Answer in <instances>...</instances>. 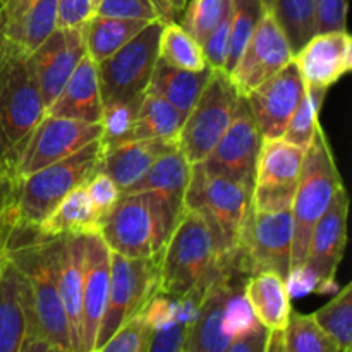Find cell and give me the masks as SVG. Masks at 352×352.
Here are the masks:
<instances>
[{
  "instance_id": "obj_1",
  "label": "cell",
  "mask_w": 352,
  "mask_h": 352,
  "mask_svg": "<svg viewBox=\"0 0 352 352\" xmlns=\"http://www.w3.org/2000/svg\"><path fill=\"white\" fill-rule=\"evenodd\" d=\"M45 116L47 109L28 54L0 34V167L12 179L31 134Z\"/></svg>"
},
{
  "instance_id": "obj_2",
  "label": "cell",
  "mask_w": 352,
  "mask_h": 352,
  "mask_svg": "<svg viewBox=\"0 0 352 352\" xmlns=\"http://www.w3.org/2000/svg\"><path fill=\"white\" fill-rule=\"evenodd\" d=\"M229 253H222L206 220L184 208L160 254V287L170 298L201 296L222 272Z\"/></svg>"
},
{
  "instance_id": "obj_3",
  "label": "cell",
  "mask_w": 352,
  "mask_h": 352,
  "mask_svg": "<svg viewBox=\"0 0 352 352\" xmlns=\"http://www.w3.org/2000/svg\"><path fill=\"white\" fill-rule=\"evenodd\" d=\"M182 212L153 191L120 192L98 234L110 251L129 258L160 254Z\"/></svg>"
},
{
  "instance_id": "obj_4",
  "label": "cell",
  "mask_w": 352,
  "mask_h": 352,
  "mask_svg": "<svg viewBox=\"0 0 352 352\" xmlns=\"http://www.w3.org/2000/svg\"><path fill=\"white\" fill-rule=\"evenodd\" d=\"M33 234V239H21L14 230L7 256L30 284L34 313L48 342L58 352H74L67 315L58 292L57 237L40 236L36 230Z\"/></svg>"
},
{
  "instance_id": "obj_5",
  "label": "cell",
  "mask_w": 352,
  "mask_h": 352,
  "mask_svg": "<svg viewBox=\"0 0 352 352\" xmlns=\"http://www.w3.org/2000/svg\"><path fill=\"white\" fill-rule=\"evenodd\" d=\"M339 188H342V177L333 160L332 148L327 140L325 131L320 126L305 153L296 195L292 199L291 212L294 220V236H292L291 270H296L305 263L313 229L320 217L327 212Z\"/></svg>"
},
{
  "instance_id": "obj_6",
  "label": "cell",
  "mask_w": 352,
  "mask_h": 352,
  "mask_svg": "<svg viewBox=\"0 0 352 352\" xmlns=\"http://www.w3.org/2000/svg\"><path fill=\"white\" fill-rule=\"evenodd\" d=\"M103 157L102 140H95L72 153L54 162L34 174L21 179L14 210L17 226L36 230L48 213L76 186L85 184L98 168Z\"/></svg>"
},
{
  "instance_id": "obj_7",
  "label": "cell",
  "mask_w": 352,
  "mask_h": 352,
  "mask_svg": "<svg viewBox=\"0 0 352 352\" xmlns=\"http://www.w3.org/2000/svg\"><path fill=\"white\" fill-rule=\"evenodd\" d=\"M253 188L226 175L210 174L201 164L191 167V179L184 195V208L198 212L210 229L222 253L237 246L241 227L251 208Z\"/></svg>"
},
{
  "instance_id": "obj_8",
  "label": "cell",
  "mask_w": 352,
  "mask_h": 352,
  "mask_svg": "<svg viewBox=\"0 0 352 352\" xmlns=\"http://www.w3.org/2000/svg\"><path fill=\"white\" fill-rule=\"evenodd\" d=\"M160 254L129 258L110 251L109 298L93 352H98L110 336L127 320L143 313L148 302L157 294L160 287Z\"/></svg>"
},
{
  "instance_id": "obj_9",
  "label": "cell",
  "mask_w": 352,
  "mask_h": 352,
  "mask_svg": "<svg viewBox=\"0 0 352 352\" xmlns=\"http://www.w3.org/2000/svg\"><path fill=\"white\" fill-rule=\"evenodd\" d=\"M239 93L223 69H213L177 134L179 150L191 165L201 164L229 127Z\"/></svg>"
},
{
  "instance_id": "obj_10",
  "label": "cell",
  "mask_w": 352,
  "mask_h": 352,
  "mask_svg": "<svg viewBox=\"0 0 352 352\" xmlns=\"http://www.w3.org/2000/svg\"><path fill=\"white\" fill-rule=\"evenodd\" d=\"M162 26V21L148 23L133 40L96 64L102 103L144 95L158 60Z\"/></svg>"
},
{
  "instance_id": "obj_11",
  "label": "cell",
  "mask_w": 352,
  "mask_h": 352,
  "mask_svg": "<svg viewBox=\"0 0 352 352\" xmlns=\"http://www.w3.org/2000/svg\"><path fill=\"white\" fill-rule=\"evenodd\" d=\"M292 236L294 220L291 210L258 212L250 208L236 246L248 274L275 272L287 278L291 272Z\"/></svg>"
},
{
  "instance_id": "obj_12",
  "label": "cell",
  "mask_w": 352,
  "mask_h": 352,
  "mask_svg": "<svg viewBox=\"0 0 352 352\" xmlns=\"http://www.w3.org/2000/svg\"><path fill=\"white\" fill-rule=\"evenodd\" d=\"M55 351L36 318L31 289L9 256L0 263V352Z\"/></svg>"
},
{
  "instance_id": "obj_13",
  "label": "cell",
  "mask_w": 352,
  "mask_h": 352,
  "mask_svg": "<svg viewBox=\"0 0 352 352\" xmlns=\"http://www.w3.org/2000/svg\"><path fill=\"white\" fill-rule=\"evenodd\" d=\"M102 138V124L69 117L45 116L31 134L16 168V179L34 174L40 168L71 157L91 141Z\"/></svg>"
},
{
  "instance_id": "obj_14",
  "label": "cell",
  "mask_w": 352,
  "mask_h": 352,
  "mask_svg": "<svg viewBox=\"0 0 352 352\" xmlns=\"http://www.w3.org/2000/svg\"><path fill=\"white\" fill-rule=\"evenodd\" d=\"M261 141L263 138L251 113L246 96H239L229 127L208 157L201 162V167L210 174L226 175L253 188Z\"/></svg>"
},
{
  "instance_id": "obj_15",
  "label": "cell",
  "mask_w": 352,
  "mask_h": 352,
  "mask_svg": "<svg viewBox=\"0 0 352 352\" xmlns=\"http://www.w3.org/2000/svg\"><path fill=\"white\" fill-rule=\"evenodd\" d=\"M294 58V50L272 10H265L256 30L251 34L229 78L241 96L280 71Z\"/></svg>"
},
{
  "instance_id": "obj_16",
  "label": "cell",
  "mask_w": 352,
  "mask_h": 352,
  "mask_svg": "<svg viewBox=\"0 0 352 352\" xmlns=\"http://www.w3.org/2000/svg\"><path fill=\"white\" fill-rule=\"evenodd\" d=\"M347 213L349 198L342 186L337 189L330 206L316 222L309 239L308 254L301 265L302 270L315 280V294L337 292L336 274L347 243Z\"/></svg>"
},
{
  "instance_id": "obj_17",
  "label": "cell",
  "mask_w": 352,
  "mask_h": 352,
  "mask_svg": "<svg viewBox=\"0 0 352 352\" xmlns=\"http://www.w3.org/2000/svg\"><path fill=\"white\" fill-rule=\"evenodd\" d=\"M85 55L82 26H57L28 54V64L40 89L45 109L54 103Z\"/></svg>"
},
{
  "instance_id": "obj_18",
  "label": "cell",
  "mask_w": 352,
  "mask_h": 352,
  "mask_svg": "<svg viewBox=\"0 0 352 352\" xmlns=\"http://www.w3.org/2000/svg\"><path fill=\"white\" fill-rule=\"evenodd\" d=\"M306 85L294 60L275 72L246 95L248 105L253 113L263 140L282 138L292 113L298 109Z\"/></svg>"
},
{
  "instance_id": "obj_19",
  "label": "cell",
  "mask_w": 352,
  "mask_h": 352,
  "mask_svg": "<svg viewBox=\"0 0 352 352\" xmlns=\"http://www.w3.org/2000/svg\"><path fill=\"white\" fill-rule=\"evenodd\" d=\"M292 60L308 88L329 89L352 69V38L347 30L315 33Z\"/></svg>"
},
{
  "instance_id": "obj_20",
  "label": "cell",
  "mask_w": 352,
  "mask_h": 352,
  "mask_svg": "<svg viewBox=\"0 0 352 352\" xmlns=\"http://www.w3.org/2000/svg\"><path fill=\"white\" fill-rule=\"evenodd\" d=\"M110 285V250L98 232L85 234L81 352L95 351Z\"/></svg>"
},
{
  "instance_id": "obj_21",
  "label": "cell",
  "mask_w": 352,
  "mask_h": 352,
  "mask_svg": "<svg viewBox=\"0 0 352 352\" xmlns=\"http://www.w3.org/2000/svg\"><path fill=\"white\" fill-rule=\"evenodd\" d=\"M85 234L57 236V282L69 322L72 351L81 352Z\"/></svg>"
},
{
  "instance_id": "obj_22",
  "label": "cell",
  "mask_w": 352,
  "mask_h": 352,
  "mask_svg": "<svg viewBox=\"0 0 352 352\" xmlns=\"http://www.w3.org/2000/svg\"><path fill=\"white\" fill-rule=\"evenodd\" d=\"M175 144L170 140H129L103 146L98 168L109 174L124 192L140 182L157 158Z\"/></svg>"
},
{
  "instance_id": "obj_23",
  "label": "cell",
  "mask_w": 352,
  "mask_h": 352,
  "mask_svg": "<svg viewBox=\"0 0 352 352\" xmlns=\"http://www.w3.org/2000/svg\"><path fill=\"white\" fill-rule=\"evenodd\" d=\"M102 93H100L98 67L88 54L67 79L62 91L47 109V116L100 122L102 119Z\"/></svg>"
},
{
  "instance_id": "obj_24",
  "label": "cell",
  "mask_w": 352,
  "mask_h": 352,
  "mask_svg": "<svg viewBox=\"0 0 352 352\" xmlns=\"http://www.w3.org/2000/svg\"><path fill=\"white\" fill-rule=\"evenodd\" d=\"M244 294L258 322L268 332H282L291 316V296L282 275L256 272L244 284Z\"/></svg>"
},
{
  "instance_id": "obj_25",
  "label": "cell",
  "mask_w": 352,
  "mask_h": 352,
  "mask_svg": "<svg viewBox=\"0 0 352 352\" xmlns=\"http://www.w3.org/2000/svg\"><path fill=\"white\" fill-rule=\"evenodd\" d=\"M306 150L284 138L263 140L254 168L253 188H296Z\"/></svg>"
},
{
  "instance_id": "obj_26",
  "label": "cell",
  "mask_w": 352,
  "mask_h": 352,
  "mask_svg": "<svg viewBox=\"0 0 352 352\" xmlns=\"http://www.w3.org/2000/svg\"><path fill=\"white\" fill-rule=\"evenodd\" d=\"M192 165L186 160L179 146H172L164 155L157 158L150 170L144 174L140 182L124 192L153 191L164 196L177 212L184 210V195L191 179Z\"/></svg>"
},
{
  "instance_id": "obj_27",
  "label": "cell",
  "mask_w": 352,
  "mask_h": 352,
  "mask_svg": "<svg viewBox=\"0 0 352 352\" xmlns=\"http://www.w3.org/2000/svg\"><path fill=\"white\" fill-rule=\"evenodd\" d=\"M98 227L100 219L86 184H79L55 205L47 219L36 227V232L45 237H57L98 232Z\"/></svg>"
},
{
  "instance_id": "obj_28",
  "label": "cell",
  "mask_w": 352,
  "mask_h": 352,
  "mask_svg": "<svg viewBox=\"0 0 352 352\" xmlns=\"http://www.w3.org/2000/svg\"><path fill=\"white\" fill-rule=\"evenodd\" d=\"M212 71V67H205L201 71H186V69L172 67L158 58L150 86L146 89L164 96L186 119L208 82Z\"/></svg>"
},
{
  "instance_id": "obj_29",
  "label": "cell",
  "mask_w": 352,
  "mask_h": 352,
  "mask_svg": "<svg viewBox=\"0 0 352 352\" xmlns=\"http://www.w3.org/2000/svg\"><path fill=\"white\" fill-rule=\"evenodd\" d=\"M146 24V21L140 19H120V17L91 14V17L82 26L86 54L95 64H100L122 48L127 41L133 40Z\"/></svg>"
},
{
  "instance_id": "obj_30",
  "label": "cell",
  "mask_w": 352,
  "mask_h": 352,
  "mask_svg": "<svg viewBox=\"0 0 352 352\" xmlns=\"http://www.w3.org/2000/svg\"><path fill=\"white\" fill-rule=\"evenodd\" d=\"M184 116L158 93L146 89L131 129L129 140H177Z\"/></svg>"
},
{
  "instance_id": "obj_31",
  "label": "cell",
  "mask_w": 352,
  "mask_h": 352,
  "mask_svg": "<svg viewBox=\"0 0 352 352\" xmlns=\"http://www.w3.org/2000/svg\"><path fill=\"white\" fill-rule=\"evenodd\" d=\"M158 58L172 67L186 71H201L206 64L203 48L177 21L164 23L158 40Z\"/></svg>"
},
{
  "instance_id": "obj_32",
  "label": "cell",
  "mask_w": 352,
  "mask_h": 352,
  "mask_svg": "<svg viewBox=\"0 0 352 352\" xmlns=\"http://www.w3.org/2000/svg\"><path fill=\"white\" fill-rule=\"evenodd\" d=\"M58 0H34L14 30L0 33L31 54L57 28Z\"/></svg>"
},
{
  "instance_id": "obj_33",
  "label": "cell",
  "mask_w": 352,
  "mask_h": 352,
  "mask_svg": "<svg viewBox=\"0 0 352 352\" xmlns=\"http://www.w3.org/2000/svg\"><path fill=\"white\" fill-rule=\"evenodd\" d=\"M313 316L339 351H352V284L337 291L330 302L322 306Z\"/></svg>"
},
{
  "instance_id": "obj_34",
  "label": "cell",
  "mask_w": 352,
  "mask_h": 352,
  "mask_svg": "<svg viewBox=\"0 0 352 352\" xmlns=\"http://www.w3.org/2000/svg\"><path fill=\"white\" fill-rule=\"evenodd\" d=\"M272 12L294 54L316 33L315 0H275Z\"/></svg>"
},
{
  "instance_id": "obj_35",
  "label": "cell",
  "mask_w": 352,
  "mask_h": 352,
  "mask_svg": "<svg viewBox=\"0 0 352 352\" xmlns=\"http://www.w3.org/2000/svg\"><path fill=\"white\" fill-rule=\"evenodd\" d=\"M282 337L284 352H340L336 342L316 323L313 315L291 311Z\"/></svg>"
},
{
  "instance_id": "obj_36",
  "label": "cell",
  "mask_w": 352,
  "mask_h": 352,
  "mask_svg": "<svg viewBox=\"0 0 352 352\" xmlns=\"http://www.w3.org/2000/svg\"><path fill=\"white\" fill-rule=\"evenodd\" d=\"M325 96L327 89L308 88L306 86L305 95H302L298 109L292 113L291 120H289L287 127H285L284 134H282V138L285 141L302 148V150H308L313 138H315L316 129L322 126L318 119V113Z\"/></svg>"
},
{
  "instance_id": "obj_37",
  "label": "cell",
  "mask_w": 352,
  "mask_h": 352,
  "mask_svg": "<svg viewBox=\"0 0 352 352\" xmlns=\"http://www.w3.org/2000/svg\"><path fill=\"white\" fill-rule=\"evenodd\" d=\"M230 6H232V23H230L229 52L223 67L227 74L236 65L237 58L243 54L265 10H268L261 0H230Z\"/></svg>"
},
{
  "instance_id": "obj_38",
  "label": "cell",
  "mask_w": 352,
  "mask_h": 352,
  "mask_svg": "<svg viewBox=\"0 0 352 352\" xmlns=\"http://www.w3.org/2000/svg\"><path fill=\"white\" fill-rule=\"evenodd\" d=\"M141 100H143V95L103 103L102 119H100V124H102V138L100 140H102L103 146L127 141L134 126V120H136Z\"/></svg>"
},
{
  "instance_id": "obj_39",
  "label": "cell",
  "mask_w": 352,
  "mask_h": 352,
  "mask_svg": "<svg viewBox=\"0 0 352 352\" xmlns=\"http://www.w3.org/2000/svg\"><path fill=\"white\" fill-rule=\"evenodd\" d=\"M229 3L230 0H188L179 17V24L201 45Z\"/></svg>"
},
{
  "instance_id": "obj_40",
  "label": "cell",
  "mask_w": 352,
  "mask_h": 352,
  "mask_svg": "<svg viewBox=\"0 0 352 352\" xmlns=\"http://www.w3.org/2000/svg\"><path fill=\"white\" fill-rule=\"evenodd\" d=\"M151 330L144 313H138L120 325L98 352H148Z\"/></svg>"
},
{
  "instance_id": "obj_41",
  "label": "cell",
  "mask_w": 352,
  "mask_h": 352,
  "mask_svg": "<svg viewBox=\"0 0 352 352\" xmlns=\"http://www.w3.org/2000/svg\"><path fill=\"white\" fill-rule=\"evenodd\" d=\"M230 23H232V6H227L222 17L217 23V26L210 31L206 40L201 43L203 54H205L206 64L212 69L226 67L227 52H229L230 40Z\"/></svg>"
},
{
  "instance_id": "obj_42",
  "label": "cell",
  "mask_w": 352,
  "mask_h": 352,
  "mask_svg": "<svg viewBox=\"0 0 352 352\" xmlns=\"http://www.w3.org/2000/svg\"><path fill=\"white\" fill-rule=\"evenodd\" d=\"M86 189H88V195L91 198L93 206L96 210V215H98L100 222L105 219L110 213V210L116 206V203L120 198V189L119 186L113 182V179L109 174H105L103 170L96 168L93 172L91 177L85 182Z\"/></svg>"
},
{
  "instance_id": "obj_43",
  "label": "cell",
  "mask_w": 352,
  "mask_h": 352,
  "mask_svg": "<svg viewBox=\"0 0 352 352\" xmlns=\"http://www.w3.org/2000/svg\"><path fill=\"white\" fill-rule=\"evenodd\" d=\"M93 14L120 19H140L146 23L160 21L151 0H100Z\"/></svg>"
},
{
  "instance_id": "obj_44",
  "label": "cell",
  "mask_w": 352,
  "mask_h": 352,
  "mask_svg": "<svg viewBox=\"0 0 352 352\" xmlns=\"http://www.w3.org/2000/svg\"><path fill=\"white\" fill-rule=\"evenodd\" d=\"M191 323L172 322L151 332L148 352H184L186 337Z\"/></svg>"
},
{
  "instance_id": "obj_45",
  "label": "cell",
  "mask_w": 352,
  "mask_h": 352,
  "mask_svg": "<svg viewBox=\"0 0 352 352\" xmlns=\"http://www.w3.org/2000/svg\"><path fill=\"white\" fill-rule=\"evenodd\" d=\"M349 0H315L316 33L346 30Z\"/></svg>"
},
{
  "instance_id": "obj_46",
  "label": "cell",
  "mask_w": 352,
  "mask_h": 352,
  "mask_svg": "<svg viewBox=\"0 0 352 352\" xmlns=\"http://www.w3.org/2000/svg\"><path fill=\"white\" fill-rule=\"evenodd\" d=\"M93 14V0H58L57 26H85Z\"/></svg>"
},
{
  "instance_id": "obj_47",
  "label": "cell",
  "mask_w": 352,
  "mask_h": 352,
  "mask_svg": "<svg viewBox=\"0 0 352 352\" xmlns=\"http://www.w3.org/2000/svg\"><path fill=\"white\" fill-rule=\"evenodd\" d=\"M34 0H0V33H9L19 24Z\"/></svg>"
},
{
  "instance_id": "obj_48",
  "label": "cell",
  "mask_w": 352,
  "mask_h": 352,
  "mask_svg": "<svg viewBox=\"0 0 352 352\" xmlns=\"http://www.w3.org/2000/svg\"><path fill=\"white\" fill-rule=\"evenodd\" d=\"M19 191V182L10 177L2 167H0V212L14 208Z\"/></svg>"
},
{
  "instance_id": "obj_49",
  "label": "cell",
  "mask_w": 352,
  "mask_h": 352,
  "mask_svg": "<svg viewBox=\"0 0 352 352\" xmlns=\"http://www.w3.org/2000/svg\"><path fill=\"white\" fill-rule=\"evenodd\" d=\"M17 226L16 210L10 208L6 212H0V263L7 256V248H9L10 236L14 232V227Z\"/></svg>"
},
{
  "instance_id": "obj_50",
  "label": "cell",
  "mask_w": 352,
  "mask_h": 352,
  "mask_svg": "<svg viewBox=\"0 0 352 352\" xmlns=\"http://www.w3.org/2000/svg\"><path fill=\"white\" fill-rule=\"evenodd\" d=\"M155 10L158 12L162 23H172V21H177L174 12V7H172V0H151Z\"/></svg>"
},
{
  "instance_id": "obj_51",
  "label": "cell",
  "mask_w": 352,
  "mask_h": 352,
  "mask_svg": "<svg viewBox=\"0 0 352 352\" xmlns=\"http://www.w3.org/2000/svg\"><path fill=\"white\" fill-rule=\"evenodd\" d=\"M186 3H188V0H172V7H174L175 17H177V23H179V17H181L182 10H184Z\"/></svg>"
},
{
  "instance_id": "obj_52",
  "label": "cell",
  "mask_w": 352,
  "mask_h": 352,
  "mask_svg": "<svg viewBox=\"0 0 352 352\" xmlns=\"http://www.w3.org/2000/svg\"><path fill=\"white\" fill-rule=\"evenodd\" d=\"M261 2H263V6L267 7L268 10H272V9H274V3H275V0H261Z\"/></svg>"
},
{
  "instance_id": "obj_53",
  "label": "cell",
  "mask_w": 352,
  "mask_h": 352,
  "mask_svg": "<svg viewBox=\"0 0 352 352\" xmlns=\"http://www.w3.org/2000/svg\"><path fill=\"white\" fill-rule=\"evenodd\" d=\"M98 2H100V0H93V12H95V9H96V6H98Z\"/></svg>"
}]
</instances>
